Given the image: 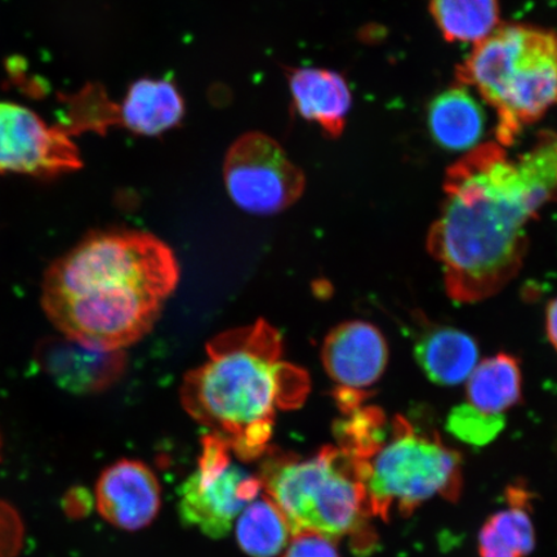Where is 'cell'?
<instances>
[{
	"mask_svg": "<svg viewBox=\"0 0 557 557\" xmlns=\"http://www.w3.org/2000/svg\"><path fill=\"white\" fill-rule=\"evenodd\" d=\"M236 541L250 557H276L288 546L290 527L274 500L262 494L236 519Z\"/></svg>",
	"mask_w": 557,
	"mask_h": 557,
	"instance_id": "obj_19",
	"label": "cell"
},
{
	"mask_svg": "<svg viewBox=\"0 0 557 557\" xmlns=\"http://www.w3.org/2000/svg\"><path fill=\"white\" fill-rule=\"evenodd\" d=\"M230 198L243 211L271 215L302 197L306 178L273 137L249 132L230 146L224 163Z\"/></svg>",
	"mask_w": 557,
	"mask_h": 557,
	"instance_id": "obj_8",
	"label": "cell"
},
{
	"mask_svg": "<svg viewBox=\"0 0 557 557\" xmlns=\"http://www.w3.org/2000/svg\"><path fill=\"white\" fill-rule=\"evenodd\" d=\"M496 110L500 146H511L529 124L557 103V34L527 25L498 26L457 69Z\"/></svg>",
	"mask_w": 557,
	"mask_h": 557,
	"instance_id": "obj_4",
	"label": "cell"
},
{
	"mask_svg": "<svg viewBox=\"0 0 557 557\" xmlns=\"http://www.w3.org/2000/svg\"><path fill=\"white\" fill-rule=\"evenodd\" d=\"M546 332L549 343L553 344L557 351V298L553 299L547 306Z\"/></svg>",
	"mask_w": 557,
	"mask_h": 557,
	"instance_id": "obj_23",
	"label": "cell"
},
{
	"mask_svg": "<svg viewBox=\"0 0 557 557\" xmlns=\"http://www.w3.org/2000/svg\"><path fill=\"white\" fill-rule=\"evenodd\" d=\"M82 165L79 151L65 129L48 127L21 104L0 102V173L51 178Z\"/></svg>",
	"mask_w": 557,
	"mask_h": 557,
	"instance_id": "obj_9",
	"label": "cell"
},
{
	"mask_svg": "<svg viewBox=\"0 0 557 557\" xmlns=\"http://www.w3.org/2000/svg\"><path fill=\"white\" fill-rule=\"evenodd\" d=\"M96 505L104 520L124 531L150 525L162 506L156 473L135 459H121L101 473L96 484Z\"/></svg>",
	"mask_w": 557,
	"mask_h": 557,
	"instance_id": "obj_11",
	"label": "cell"
},
{
	"mask_svg": "<svg viewBox=\"0 0 557 557\" xmlns=\"http://www.w3.org/2000/svg\"><path fill=\"white\" fill-rule=\"evenodd\" d=\"M287 76L298 114L332 138L343 135L351 109V90L344 76L319 67H290Z\"/></svg>",
	"mask_w": 557,
	"mask_h": 557,
	"instance_id": "obj_13",
	"label": "cell"
},
{
	"mask_svg": "<svg viewBox=\"0 0 557 557\" xmlns=\"http://www.w3.org/2000/svg\"><path fill=\"white\" fill-rule=\"evenodd\" d=\"M186 113L185 100L169 79H138L129 86L117 124L141 136H158L176 127Z\"/></svg>",
	"mask_w": 557,
	"mask_h": 557,
	"instance_id": "obj_14",
	"label": "cell"
},
{
	"mask_svg": "<svg viewBox=\"0 0 557 557\" xmlns=\"http://www.w3.org/2000/svg\"><path fill=\"white\" fill-rule=\"evenodd\" d=\"M283 557H339L336 542L312 532L294 534Z\"/></svg>",
	"mask_w": 557,
	"mask_h": 557,
	"instance_id": "obj_22",
	"label": "cell"
},
{
	"mask_svg": "<svg viewBox=\"0 0 557 557\" xmlns=\"http://www.w3.org/2000/svg\"><path fill=\"white\" fill-rule=\"evenodd\" d=\"M504 429V414L484 413L469 403L453 409L448 417L450 433L471 445L490 444Z\"/></svg>",
	"mask_w": 557,
	"mask_h": 557,
	"instance_id": "obj_21",
	"label": "cell"
},
{
	"mask_svg": "<svg viewBox=\"0 0 557 557\" xmlns=\"http://www.w3.org/2000/svg\"><path fill=\"white\" fill-rule=\"evenodd\" d=\"M322 361L337 387L367 392L386 371L388 345L377 326L351 320L338 324L325 337Z\"/></svg>",
	"mask_w": 557,
	"mask_h": 557,
	"instance_id": "obj_12",
	"label": "cell"
},
{
	"mask_svg": "<svg viewBox=\"0 0 557 557\" xmlns=\"http://www.w3.org/2000/svg\"><path fill=\"white\" fill-rule=\"evenodd\" d=\"M413 351L426 377L441 386H456L468 380L479 360L476 341L451 326L423 329Z\"/></svg>",
	"mask_w": 557,
	"mask_h": 557,
	"instance_id": "obj_15",
	"label": "cell"
},
{
	"mask_svg": "<svg viewBox=\"0 0 557 557\" xmlns=\"http://www.w3.org/2000/svg\"><path fill=\"white\" fill-rule=\"evenodd\" d=\"M444 195L429 252L453 301H484L519 274L529 222L553 200L498 143L476 146L449 166Z\"/></svg>",
	"mask_w": 557,
	"mask_h": 557,
	"instance_id": "obj_1",
	"label": "cell"
},
{
	"mask_svg": "<svg viewBox=\"0 0 557 557\" xmlns=\"http://www.w3.org/2000/svg\"><path fill=\"white\" fill-rule=\"evenodd\" d=\"M511 506L493 515L479 534L482 557H525L535 546L531 515L527 511V494L510 493Z\"/></svg>",
	"mask_w": 557,
	"mask_h": 557,
	"instance_id": "obj_18",
	"label": "cell"
},
{
	"mask_svg": "<svg viewBox=\"0 0 557 557\" xmlns=\"http://www.w3.org/2000/svg\"><path fill=\"white\" fill-rule=\"evenodd\" d=\"M521 369L517 358L498 354L473 368L466 395L484 413L504 414L521 401Z\"/></svg>",
	"mask_w": 557,
	"mask_h": 557,
	"instance_id": "obj_17",
	"label": "cell"
},
{
	"mask_svg": "<svg viewBox=\"0 0 557 557\" xmlns=\"http://www.w3.org/2000/svg\"><path fill=\"white\" fill-rule=\"evenodd\" d=\"M345 455L363 486L371 518L409 515L436 496L456 500L461 494V458L401 416L387 422L372 444Z\"/></svg>",
	"mask_w": 557,
	"mask_h": 557,
	"instance_id": "obj_6",
	"label": "cell"
},
{
	"mask_svg": "<svg viewBox=\"0 0 557 557\" xmlns=\"http://www.w3.org/2000/svg\"><path fill=\"white\" fill-rule=\"evenodd\" d=\"M264 456L259 473L263 493L281 508L292 533L359 539L360 549L372 543L364 490L343 450L324 447L309 458L269 450Z\"/></svg>",
	"mask_w": 557,
	"mask_h": 557,
	"instance_id": "obj_5",
	"label": "cell"
},
{
	"mask_svg": "<svg viewBox=\"0 0 557 557\" xmlns=\"http://www.w3.org/2000/svg\"><path fill=\"white\" fill-rule=\"evenodd\" d=\"M34 361L64 392L83 396L107 392L127 369L124 350H96L65 336L41 338Z\"/></svg>",
	"mask_w": 557,
	"mask_h": 557,
	"instance_id": "obj_10",
	"label": "cell"
},
{
	"mask_svg": "<svg viewBox=\"0 0 557 557\" xmlns=\"http://www.w3.org/2000/svg\"><path fill=\"white\" fill-rule=\"evenodd\" d=\"M178 281L176 256L157 236L95 232L47 269L41 306L65 337L124 350L151 331Z\"/></svg>",
	"mask_w": 557,
	"mask_h": 557,
	"instance_id": "obj_2",
	"label": "cell"
},
{
	"mask_svg": "<svg viewBox=\"0 0 557 557\" xmlns=\"http://www.w3.org/2000/svg\"><path fill=\"white\" fill-rule=\"evenodd\" d=\"M428 120L435 143L450 151L472 149L483 136V110L463 87L438 95L430 104Z\"/></svg>",
	"mask_w": 557,
	"mask_h": 557,
	"instance_id": "obj_16",
	"label": "cell"
},
{
	"mask_svg": "<svg viewBox=\"0 0 557 557\" xmlns=\"http://www.w3.org/2000/svg\"><path fill=\"white\" fill-rule=\"evenodd\" d=\"M310 388L309 373L284 359L281 332L260 319L209 341L180 395L195 421L252 462L267 455L278 410L301 407Z\"/></svg>",
	"mask_w": 557,
	"mask_h": 557,
	"instance_id": "obj_3",
	"label": "cell"
},
{
	"mask_svg": "<svg viewBox=\"0 0 557 557\" xmlns=\"http://www.w3.org/2000/svg\"><path fill=\"white\" fill-rule=\"evenodd\" d=\"M438 29L448 41L479 44L497 29L498 0H429Z\"/></svg>",
	"mask_w": 557,
	"mask_h": 557,
	"instance_id": "obj_20",
	"label": "cell"
},
{
	"mask_svg": "<svg viewBox=\"0 0 557 557\" xmlns=\"http://www.w3.org/2000/svg\"><path fill=\"white\" fill-rule=\"evenodd\" d=\"M233 456L225 441L208 433L198 469L180 490L181 520L214 540L225 537L244 508L263 492L260 476L236 465Z\"/></svg>",
	"mask_w": 557,
	"mask_h": 557,
	"instance_id": "obj_7",
	"label": "cell"
}]
</instances>
